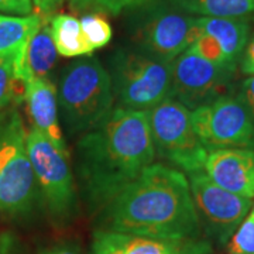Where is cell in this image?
Segmentation results:
<instances>
[{"instance_id": "6da1fadb", "label": "cell", "mask_w": 254, "mask_h": 254, "mask_svg": "<svg viewBox=\"0 0 254 254\" xmlns=\"http://www.w3.org/2000/svg\"><path fill=\"white\" fill-rule=\"evenodd\" d=\"M148 112L115 108L99 127L76 143L81 190L93 210H102L123 188L154 164Z\"/></svg>"}, {"instance_id": "7a4b0ae2", "label": "cell", "mask_w": 254, "mask_h": 254, "mask_svg": "<svg viewBox=\"0 0 254 254\" xmlns=\"http://www.w3.org/2000/svg\"><path fill=\"white\" fill-rule=\"evenodd\" d=\"M106 232L158 239L200 237L188 177L170 165L151 164L102 209Z\"/></svg>"}, {"instance_id": "3957f363", "label": "cell", "mask_w": 254, "mask_h": 254, "mask_svg": "<svg viewBox=\"0 0 254 254\" xmlns=\"http://www.w3.org/2000/svg\"><path fill=\"white\" fill-rule=\"evenodd\" d=\"M57 96L71 136H82L99 127L115 109L109 72L91 55L82 57L64 69Z\"/></svg>"}, {"instance_id": "277c9868", "label": "cell", "mask_w": 254, "mask_h": 254, "mask_svg": "<svg viewBox=\"0 0 254 254\" xmlns=\"http://www.w3.org/2000/svg\"><path fill=\"white\" fill-rule=\"evenodd\" d=\"M27 134L16 108L0 112V212L9 216L30 213L40 195Z\"/></svg>"}, {"instance_id": "5b68a950", "label": "cell", "mask_w": 254, "mask_h": 254, "mask_svg": "<svg viewBox=\"0 0 254 254\" xmlns=\"http://www.w3.org/2000/svg\"><path fill=\"white\" fill-rule=\"evenodd\" d=\"M109 75L118 108L148 112L173 98V63L137 48L118 50L112 57Z\"/></svg>"}, {"instance_id": "8992f818", "label": "cell", "mask_w": 254, "mask_h": 254, "mask_svg": "<svg viewBox=\"0 0 254 254\" xmlns=\"http://www.w3.org/2000/svg\"><path fill=\"white\" fill-rule=\"evenodd\" d=\"M131 34L137 50L173 63L202 34L198 17L187 14L167 0H151L138 7Z\"/></svg>"}, {"instance_id": "52a82bcc", "label": "cell", "mask_w": 254, "mask_h": 254, "mask_svg": "<svg viewBox=\"0 0 254 254\" xmlns=\"http://www.w3.org/2000/svg\"><path fill=\"white\" fill-rule=\"evenodd\" d=\"M190 112L174 98L148 110L155 154L187 174L203 170L209 153L195 133Z\"/></svg>"}, {"instance_id": "ba28073f", "label": "cell", "mask_w": 254, "mask_h": 254, "mask_svg": "<svg viewBox=\"0 0 254 254\" xmlns=\"http://www.w3.org/2000/svg\"><path fill=\"white\" fill-rule=\"evenodd\" d=\"M27 147L38 193L48 212L61 223L72 219L78 202L69 158L60 153L34 127L28 131Z\"/></svg>"}, {"instance_id": "9c48e42d", "label": "cell", "mask_w": 254, "mask_h": 254, "mask_svg": "<svg viewBox=\"0 0 254 254\" xmlns=\"http://www.w3.org/2000/svg\"><path fill=\"white\" fill-rule=\"evenodd\" d=\"M196 136L206 150H254V122L237 96L225 95L190 112Z\"/></svg>"}, {"instance_id": "30bf717a", "label": "cell", "mask_w": 254, "mask_h": 254, "mask_svg": "<svg viewBox=\"0 0 254 254\" xmlns=\"http://www.w3.org/2000/svg\"><path fill=\"white\" fill-rule=\"evenodd\" d=\"M188 181L200 226L218 243L227 245L254 200L219 187L203 170L188 173Z\"/></svg>"}, {"instance_id": "8fae6325", "label": "cell", "mask_w": 254, "mask_h": 254, "mask_svg": "<svg viewBox=\"0 0 254 254\" xmlns=\"http://www.w3.org/2000/svg\"><path fill=\"white\" fill-rule=\"evenodd\" d=\"M235 72L187 50L173 61V98L195 110L229 95Z\"/></svg>"}, {"instance_id": "7c38bea8", "label": "cell", "mask_w": 254, "mask_h": 254, "mask_svg": "<svg viewBox=\"0 0 254 254\" xmlns=\"http://www.w3.org/2000/svg\"><path fill=\"white\" fill-rule=\"evenodd\" d=\"M203 171L219 187L254 200V150H210L203 164Z\"/></svg>"}, {"instance_id": "4fadbf2b", "label": "cell", "mask_w": 254, "mask_h": 254, "mask_svg": "<svg viewBox=\"0 0 254 254\" xmlns=\"http://www.w3.org/2000/svg\"><path fill=\"white\" fill-rule=\"evenodd\" d=\"M24 102L31 125L43 136H46L55 148L69 157L68 145L63 134L58 119V96L57 88L50 79H33L28 82L27 93Z\"/></svg>"}, {"instance_id": "5bb4252c", "label": "cell", "mask_w": 254, "mask_h": 254, "mask_svg": "<svg viewBox=\"0 0 254 254\" xmlns=\"http://www.w3.org/2000/svg\"><path fill=\"white\" fill-rule=\"evenodd\" d=\"M51 16L43 18L40 27L30 37L27 44L20 48L16 57V71L30 82L33 79H48L57 64L58 53L55 48L51 26Z\"/></svg>"}, {"instance_id": "9a60e30c", "label": "cell", "mask_w": 254, "mask_h": 254, "mask_svg": "<svg viewBox=\"0 0 254 254\" xmlns=\"http://www.w3.org/2000/svg\"><path fill=\"white\" fill-rule=\"evenodd\" d=\"M123 254H212L206 239H158L119 235L108 232Z\"/></svg>"}, {"instance_id": "2e32d148", "label": "cell", "mask_w": 254, "mask_h": 254, "mask_svg": "<svg viewBox=\"0 0 254 254\" xmlns=\"http://www.w3.org/2000/svg\"><path fill=\"white\" fill-rule=\"evenodd\" d=\"M202 33L213 37L222 48L227 64L237 68L250 40V21L247 18L198 17Z\"/></svg>"}, {"instance_id": "e0dca14e", "label": "cell", "mask_w": 254, "mask_h": 254, "mask_svg": "<svg viewBox=\"0 0 254 254\" xmlns=\"http://www.w3.org/2000/svg\"><path fill=\"white\" fill-rule=\"evenodd\" d=\"M50 26L58 55L65 58H76L88 57L93 53L82 31L79 18L73 14H53L50 18Z\"/></svg>"}, {"instance_id": "ac0fdd59", "label": "cell", "mask_w": 254, "mask_h": 254, "mask_svg": "<svg viewBox=\"0 0 254 254\" xmlns=\"http://www.w3.org/2000/svg\"><path fill=\"white\" fill-rule=\"evenodd\" d=\"M174 7L196 17L247 18L254 14V0H167Z\"/></svg>"}, {"instance_id": "d6986e66", "label": "cell", "mask_w": 254, "mask_h": 254, "mask_svg": "<svg viewBox=\"0 0 254 254\" xmlns=\"http://www.w3.org/2000/svg\"><path fill=\"white\" fill-rule=\"evenodd\" d=\"M44 17L38 13L28 16L0 14V57L17 53L26 46Z\"/></svg>"}, {"instance_id": "ffe728a7", "label": "cell", "mask_w": 254, "mask_h": 254, "mask_svg": "<svg viewBox=\"0 0 254 254\" xmlns=\"http://www.w3.org/2000/svg\"><path fill=\"white\" fill-rule=\"evenodd\" d=\"M17 53L0 57V112L26 99L28 82L16 71Z\"/></svg>"}, {"instance_id": "44dd1931", "label": "cell", "mask_w": 254, "mask_h": 254, "mask_svg": "<svg viewBox=\"0 0 254 254\" xmlns=\"http://www.w3.org/2000/svg\"><path fill=\"white\" fill-rule=\"evenodd\" d=\"M151 0H68V6L76 13H102L118 16L125 10H136Z\"/></svg>"}, {"instance_id": "7402d4cb", "label": "cell", "mask_w": 254, "mask_h": 254, "mask_svg": "<svg viewBox=\"0 0 254 254\" xmlns=\"http://www.w3.org/2000/svg\"><path fill=\"white\" fill-rule=\"evenodd\" d=\"M82 31L92 50L106 47L112 40L113 30L108 18L102 13H83L79 18Z\"/></svg>"}, {"instance_id": "603a6c76", "label": "cell", "mask_w": 254, "mask_h": 254, "mask_svg": "<svg viewBox=\"0 0 254 254\" xmlns=\"http://www.w3.org/2000/svg\"><path fill=\"white\" fill-rule=\"evenodd\" d=\"M229 254H254V202L247 216L227 242Z\"/></svg>"}, {"instance_id": "cb8c5ba5", "label": "cell", "mask_w": 254, "mask_h": 254, "mask_svg": "<svg viewBox=\"0 0 254 254\" xmlns=\"http://www.w3.org/2000/svg\"><path fill=\"white\" fill-rule=\"evenodd\" d=\"M188 51L193 53V54L199 55L200 58L206 60L209 63L216 64V65H222V66H226V68H230V69H235L236 68H232L229 64H227L226 58H225V54L222 51V48L218 44V41L213 38V37L208 36L205 33H202L192 44L188 48Z\"/></svg>"}, {"instance_id": "d4e9b609", "label": "cell", "mask_w": 254, "mask_h": 254, "mask_svg": "<svg viewBox=\"0 0 254 254\" xmlns=\"http://www.w3.org/2000/svg\"><path fill=\"white\" fill-rule=\"evenodd\" d=\"M89 254H123V252L119 249V246L112 240L110 235L106 230H98L93 235L92 240L91 253Z\"/></svg>"}, {"instance_id": "484cf974", "label": "cell", "mask_w": 254, "mask_h": 254, "mask_svg": "<svg viewBox=\"0 0 254 254\" xmlns=\"http://www.w3.org/2000/svg\"><path fill=\"white\" fill-rule=\"evenodd\" d=\"M31 0H0V11L13 16H28L33 14Z\"/></svg>"}, {"instance_id": "4316f807", "label": "cell", "mask_w": 254, "mask_h": 254, "mask_svg": "<svg viewBox=\"0 0 254 254\" xmlns=\"http://www.w3.org/2000/svg\"><path fill=\"white\" fill-rule=\"evenodd\" d=\"M236 96L245 105L246 109L249 110L254 122V75L246 78L245 81L240 83Z\"/></svg>"}, {"instance_id": "83f0119b", "label": "cell", "mask_w": 254, "mask_h": 254, "mask_svg": "<svg viewBox=\"0 0 254 254\" xmlns=\"http://www.w3.org/2000/svg\"><path fill=\"white\" fill-rule=\"evenodd\" d=\"M240 71L249 75V76H253L254 75V36L249 40L247 46H246L243 55L240 58Z\"/></svg>"}, {"instance_id": "f1b7e54d", "label": "cell", "mask_w": 254, "mask_h": 254, "mask_svg": "<svg viewBox=\"0 0 254 254\" xmlns=\"http://www.w3.org/2000/svg\"><path fill=\"white\" fill-rule=\"evenodd\" d=\"M0 254H21L17 239L13 233H0Z\"/></svg>"}, {"instance_id": "f546056e", "label": "cell", "mask_w": 254, "mask_h": 254, "mask_svg": "<svg viewBox=\"0 0 254 254\" xmlns=\"http://www.w3.org/2000/svg\"><path fill=\"white\" fill-rule=\"evenodd\" d=\"M64 0H31L34 9L41 16H51L63 4Z\"/></svg>"}, {"instance_id": "4dcf8cb0", "label": "cell", "mask_w": 254, "mask_h": 254, "mask_svg": "<svg viewBox=\"0 0 254 254\" xmlns=\"http://www.w3.org/2000/svg\"><path fill=\"white\" fill-rule=\"evenodd\" d=\"M41 254H81V250L76 246L64 243V245H58L55 246V247H51V249L43 252Z\"/></svg>"}]
</instances>
